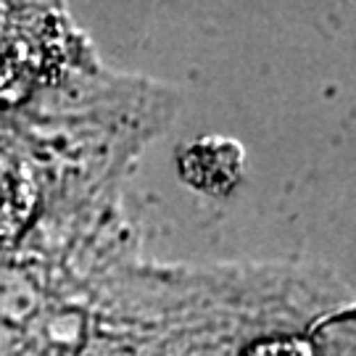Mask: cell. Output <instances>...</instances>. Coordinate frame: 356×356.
I'll return each instance as SVG.
<instances>
[{"mask_svg":"<svg viewBox=\"0 0 356 356\" xmlns=\"http://www.w3.org/2000/svg\"><path fill=\"white\" fill-rule=\"evenodd\" d=\"M42 16L0 6V101L22 98L42 69Z\"/></svg>","mask_w":356,"mask_h":356,"instance_id":"obj_1","label":"cell"},{"mask_svg":"<svg viewBox=\"0 0 356 356\" xmlns=\"http://www.w3.org/2000/svg\"><path fill=\"white\" fill-rule=\"evenodd\" d=\"M182 175L193 188L204 193H229L243 175V151L238 143L206 138L191 145L182 156Z\"/></svg>","mask_w":356,"mask_h":356,"instance_id":"obj_2","label":"cell"},{"mask_svg":"<svg viewBox=\"0 0 356 356\" xmlns=\"http://www.w3.org/2000/svg\"><path fill=\"white\" fill-rule=\"evenodd\" d=\"M32 209V188L19 169L0 159V238L16 235Z\"/></svg>","mask_w":356,"mask_h":356,"instance_id":"obj_3","label":"cell"},{"mask_svg":"<svg viewBox=\"0 0 356 356\" xmlns=\"http://www.w3.org/2000/svg\"><path fill=\"white\" fill-rule=\"evenodd\" d=\"M245 356H319L317 348L301 338H269L256 343Z\"/></svg>","mask_w":356,"mask_h":356,"instance_id":"obj_4","label":"cell"}]
</instances>
